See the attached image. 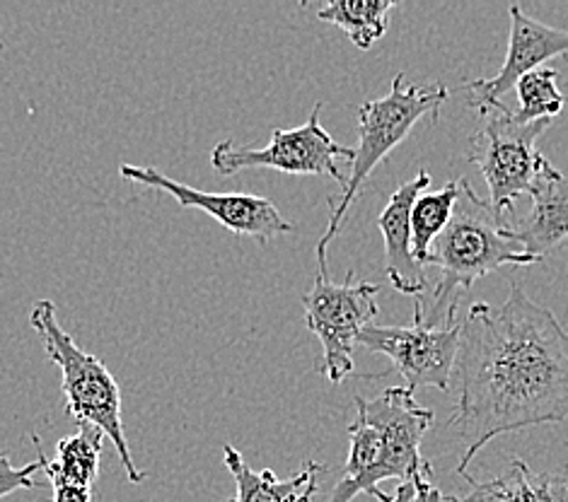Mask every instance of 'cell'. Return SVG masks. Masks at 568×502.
I'll return each mask as SVG.
<instances>
[{
	"instance_id": "9c48e42d",
	"label": "cell",
	"mask_w": 568,
	"mask_h": 502,
	"mask_svg": "<svg viewBox=\"0 0 568 502\" xmlns=\"http://www.w3.org/2000/svg\"><path fill=\"white\" fill-rule=\"evenodd\" d=\"M459 336L463 324L430 329L414 317L412 327H365L358 336V346L371 352H381L395 365L409 391L433 387L448 391L453 387Z\"/></svg>"
},
{
	"instance_id": "ffe728a7",
	"label": "cell",
	"mask_w": 568,
	"mask_h": 502,
	"mask_svg": "<svg viewBox=\"0 0 568 502\" xmlns=\"http://www.w3.org/2000/svg\"><path fill=\"white\" fill-rule=\"evenodd\" d=\"M39 469H44V464L39 459L34 461V464L24 467V469L12 467L8 457L0 459V498H8L10 493H16V491H30V488L37 485L32 481V477Z\"/></svg>"
},
{
	"instance_id": "8992f818",
	"label": "cell",
	"mask_w": 568,
	"mask_h": 502,
	"mask_svg": "<svg viewBox=\"0 0 568 502\" xmlns=\"http://www.w3.org/2000/svg\"><path fill=\"white\" fill-rule=\"evenodd\" d=\"M356 413L381 430L383 447L373 471L351 488L342 502H351L361 493L392 502L395 495L381 491L383 481L397 479L399 483H412L422 473H433L430 464L422 457V440L433 426V411L416 403L414 391L407 387H389L375 399L356 397Z\"/></svg>"
},
{
	"instance_id": "e0dca14e",
	"label": "cell",
	"mask_w": 568,
	"mask_h": 502,
	"mask_svg": "<svg viewBox=\"0 0 568 502\" xmlns=\"http://www.w3.org/2000/svg\"><path fill=\"white\" fill-rule=\"evenodd\" d=\"M395 8L397 0H334L317 12V20L336 24L354 47L368 51L377 39L385 37L387 18Z\"/></svg>"
},
{
	"instance_id": "3957f363",
	"label": "cell",
	"mask_w": 568,
	"mask_h": 502,
	"mask_svg": "<svg viewBox=\"0 0 568 502\" xmlns=\"http://www.w3.org/2000/svg\"><path fill=\"white\" fill-rule=\"evenodd\" d=\"M30 327L42 341L51 362L61 370L65 413L75 418L78 426L102 430L116 447L129 481L143 483L148 473L141 471L131 457L124 420H121V391L110 368L73 341V336L59 324L57 305L51 300H39L32 307Z\"/></svg>"
},
{
	"instance_id": "7c38bea8",
	"label": "cell",
	"mask_w": 568,
	"mask_h": 502,
	"mask_svg": "<svg viewBox=\"0 0 568 502\" xmlns=\"http://www.w3.org/2000/svg\"><path fill=\"white\" fill-rule=\"evenodd\" d=\"M430 184V172L426 167L418 170L412 182H404L392 198L387 201L385 211L377 218V227L385 242V268L392 285L404 295L426 297L428 278L424 266L414 256V233H412V213L418 196H422Z\"/></svg>"
},
{
	"instance_id": "2e32d148",
	"label": "cell",
	"mask_w": 568,
	"mask_h": 502,
	"mask_svg": "<svg viewBox=\"0 0 568 502\" xmlns=\"http://www.w3.org/2000/svg\"><path fill=\"white\" fill-rule=\"evenodd\" d=\"M106 436L102 430L92 426H80L75 436L63 438L57 442V459L49 461L42 440L32 436L37 459L44 464V473L49 483H63V485H78V488H92L100 477V454H102V440Z\"/></svg>"
},
{
	"instance_id": "277c9868",
	"label": "cell",
	"mask_w": 568,
	"mask_h": 502,
	"mask_svg": "<svg viewBox=\"0 0 568 502\" xmlns=\"http://www.w3.org/2000/svg\"><path fill=\"white\" fill-rule=\"evenodd\" d=\"M450 100V90L443 83L430 88L404 85V73H397L392 80V88L385 98L368 100L358 106V147L354 162H351L348 184L339 198H327L329 206V225L327 233L317 242V264L327 268V247L329 242L339 235V227L346 213L354 206L361 194L363 182L368 180L373 170L395 151L399 143L409 139L412 129L418 121L430 116L433 121L440 119L443 102Z\"/></svg>"
},
{
	"instance_id": "4fadbf2b",
	"label": "cell",
	"mask_w": 568,
	"mask_h": 502,
	"mask_svg": "<svg viewBox=\"0 0 568 502\" xmlns=\"http://www.w3.org/2000/svg\"><path fill=\"white\" fill-rule=\"evenodd\" d=\"M530 196V215L510 223L506 235L510 242L520 244L527 254L545 259L549 252L568 239V180L547 157L537 172Z\"/></svg>"
},
{
	"instance_id": "9a60e30c",
	"label": "cell",
	"mask_w": 568,
	"mask_h": 502,
	"mask_svg": "<svg viewBox=\"0 0 568 502\" xmlns=\"http://www.w3.org/2000/svg\"><path fill=\"white\" fill-rule=\"evenodd\" d=\"M465 498H455V502H568V483L549 473H535L520 459H513L504 477L491 481H475Z\"/></svg>"
},
{
	"instance_id": "ba28073f",
	"label": "cell",
	"mask_w": 568,
	"mask_h": 502,
	"mask_svg": "<svg viewBox=\"0 0 568 502\" xmlns=\"http://www.w3.org/2000/svg\"><path fill=\"white\" fill-rule=\"evenodd\" d=\"M322 102L310 112L307 121L297 129H274L272 143L266 147H245L233 141H223L211 151V167L221 176L237 174L242 170H278L286 174L303 176H329L342 186L348 184V176L342 174L336 160L354 162L356 147L336 143L329 131L320 124Z\"/></svg>"
},
{
	"instance_id": "52a82bcc",
	"label": "cell",
	"mask_w": 568,
	"mask_h": 502,
	"mask_svg": "<svg viewBox=\"0 0 568 502\" xmlns=\"http://www.w3.org/2000/svg\"><path fill=\"white\" fill-rule=\"evenodd\" d=\"M377 290L381 285L375 283H356L354 270H348L344 283H334L327 268H317L313 290L303 295L307 329L320 338L324 350L317 370L332 385L354 372V346L381 311Z\"/></svg>"
},
{
	"instance_id": "6da1fadb",
	"label": "cell",
	"mask_w": 568,
	"mask_h": 502,
	"mask_svg": "<svg viewBox=\"0 0 568 502\" xmlns=\"http://www.w3.org/2000/svg\"><path fill=\"white\" fill-rule=\"evenodd\" d=\"M453 382L457 406L448 426L465 444L457 473L508 432L568 423V334L520 283L504 305H471L463 321Z\"/></svg>"
},
{
	"instance_id": "d6986e66",
	"label": "cell",
	"mask_w": 568,
	"mask_h": 502,
	"mask_svg": "<svg viewBox=\"0 0 568 502\" xmlns=\"http://www.w3.org/2000/svg\"><path fill=\"white\" fill-rule=\"evenodd\" d=\"M557 78L559 73L554 68H539V71L520 80L516 85L518 112H513L518 121H523V124H535V121L545 119L554 121V116L561 114L566 98L557 85Z\"/></svg>"
},
{
	"instance_id": "30bf717a",
	"label": "cell",
	"mask_w": 568,
	"mask_h": 502,
	"mask_svg": "<svg viewBox=\"0 0 568 502\" xmlns=\"http://www.w3.org/2000/svg\"><path fill=\"white\" fill-rule=\"evenodd\" d=\"M119 174L131 184L170 194L182 208H196L201 213L211 215V218L215 223H221L227 233L240 235V237H254L260 242H266L278 235H288L295 229V225L283 218L274 203L262 196L199 192L194 186L174 182L172 176L162 174L155 167L121 165Z\"/></svg>"
},
{
	"instance_id": "7402d4cb",
	"label": "cell",
	"mask_w": 568,
	"mask_h": 502,
	"mask_svg": "<svg viewBox=\"0 0 568 502\" xmlns=\"http://www.w3.org/2000/svg\"><path fill=\"white\" fill-rule=\"evenodd\" d=\"M53 500L51 502H92V488L51 483Z\"/></svg>"
},
{
	"instance_id": "8fae6325",
	"label": "cell",
	"mask_w": 568,
	"mask_h": 502,
	"mask_svg": "<svg viewBox=\"0 0 568 502\" xmlns=\"http://www.w3.org/2000/svg\"><path fill=\"white\" fill-rule=\"evenodd\" d=\"M510 37L504 68L486 80H471L465 88L469 90L467 104L475 106L479 114L496 110L506 92L516 88L525 75L542 68L554 57H568V32L557 30L527 18L520 6H510Z\"/></svg>"
},
{
	"instance_id": "5bb4252c",
	"label": "cell",
	"mask_w": 568,
	"mask_h": 502,
	"mask_svg": "<svg viewBox=\"0 0 568 502\" xmlns=\"http://www.w3.org/2000/svg\"><path fill=\"white\" fill-rule=\"evenodd\" d=\"M223 459L237 488L235 498L227 502H313L324 473L317 461H307L301 473L281 481L272 469L254 471L233 444L223 447Z\"/></svg>"
},
{
	"instance_id": "603a6c76",
	"label": "cell",
	"mask_w": 568,
	"mask_h": 502,
	"mask_svg": "<svg viewBox=\"0 0 568 502\" xmlns=\"http://www.w3.org/2000/svg\"><path fill=\"white\" fill-rule=\"evenodd\" d=\"M392 502H399V495H397V493H395V500H392Z\"/></svg>"
},
{
	"instance_id": "5b68a950",
	"label": "cell",
	"mask_w": 568,
	"mask_h": 502,
	"mask_svg": "<svg viewBox=\"0 0 568 502\" xmlns=\"http://www.w3.org/2000/svg\"><path fill=\"white\" fill-rule=\"evenodd\" d=\"M551 126V119L523 124L506 104L481 114V126L469 135L467 160L489 186V203L500 218H510L516 198L530 194L545 155L537 153V139Z\"/></svg>"
},
{
	"instance_id": "7a4b0ae2",
	"label": "cell",
	"mask_w": 568,
	"mask_h": 502,
	"mask_svg": "<svg viewBox=\"0 0 568 502\" xmlns=\"http://www.w3.org/2000/svg\"><path fill=\"white\" fill-rule=\"evenodd\" d=\"M510 223L494 211L489 201L477 196L463 180V194L453 213L450 225L433 244L428 266L440 268V280L426 297L414 300V317L426 327L440 329L457 321L459 295L469 290L479 278L496 274L504 266H532L542 259L527 254L520 244L510 242L506 229Z\"/></svg>"
},
{
	"instance_id": "44dd1931",
	"label": "cell",
	"mask_w": 568,
	"mask_h": 502,
	"mask_svg": "<svg viewBox=\"0 0 568 502\" xmlns=\"http://www.w3.org/2000/svg\"><path fill=\"white\" fill-rule=\"evenodd\" d=\"M399 502H455V495H445L430 483V473H422L412 483H399Z\"/></svg>"
},
{
	"instance_id": "ac0fdd59",
	"label": "cell",
	"mask_w": 568,
	"mask_h": 502,
	"mask_svg": "<svg viewBox=\"0 0 568 502\" xmlns=\"http://www.w3.org/2000/svg\"><path fill=\"white\" fill-rule=\"evenodd\" d=\"M463 194V180H453L440 192H424L418 196L412 213V233H414V256L422 266H428V256L433 244L438 242L443 229L450 225L455 206Z\"/></svg>"
}]
</instances>
